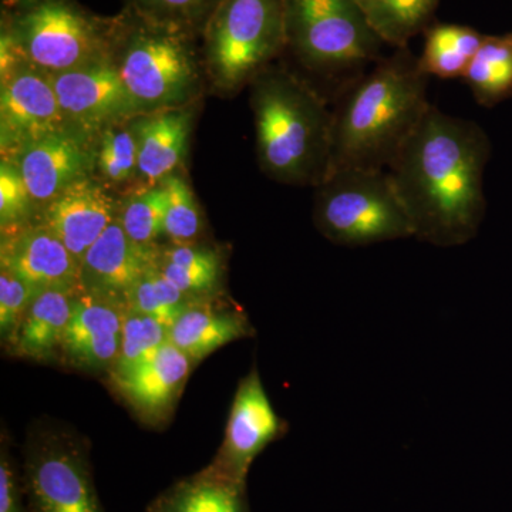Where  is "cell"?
<instances>
[{"instance_id": "12", "label": "cell", "mask_w": 512, "mask_h": 512, "mask_svg": "<svg viewBox=\"0 0 512 512\" xmlns=\"http://www.w3.org/2000/svg\"><path fill=\"white\" fill-rule=\"evenodd\" d=\"M264 383L254 367L239 383L225 431L224 443L212 466L239 484L247 485L252 463L272 441L285 433Z\"/></svg>"}, {"instance_id": "6", "label": "cell", "mask_w": 512, "mask_h": 512, "mask_svg": "<svg viewBox=\"0 0 512 512\" xmlns=\"http://www.w3.org/2000/svg\"><path fill=\"white\" fill-rule=\"evenodd\" d=\"M2 37L20 62L47 74L110 56L111 25L74 0H9Z\"/></svg>"}, {"instance_id": "31", "label": "cell", "mask_w": 512, "mask_h": 512, "mask_svg": "<svg viewBox=\"0 0 512 512\" xmlns=\"http://www.w3.org/2000/svg\"><path fill=\"white\" fill-rule=\"evenodd\" d=\"M167 192L164 235L171 244H195L202 231V218L190 185L177 173L160 183Z\"/></svg>"}, {"instance_id": "32", "label": "cell", "mask_w": 512, "mask_h": 512, "mask_svg": "<svg viewBox=\"0 0 512 512\" xmlns=\"http://www.w3.org/2000/svg\"><path fill=\"white\" fill-rule=\"evenodd\" d=\"M37 207L15 163L0 164V225L2 232L30 224Z\"/></svg>"}, {"instance_id": "25", "label": "cell", "mask_w": 512, "mask_h": 512, "mask_svg": "<svg viewBox=\"0 0 512 512\" xmlns=\"http://www.w3.org/2000/svg\"><path fill=\"white\" fill-rule=\"evenodd\" d=\"M464 83L480 106L494 107L512 96V33L485 36Z\"/></svg>"}, {"instance_id": "3", "label": "cell", "mask_w": 512, "mask_h": 512, "mask_svg": "<svg viewBox=\"0 0 512 512\" xmlns=\"http://www.w3.org/2000/svg\"><path fill=\"white\" fill-rule=\"evenodd\" d=\"M256 154L262 171L278 183L318 187L330 173L332 111L308 83L282 69L251 83Z\"/></svg>"}, {"instance_id": "18", "label": "cell", "mask_w": 512, "mask_h": 512, "mask_svg": "<svg viewBox=\"0 0 512 512\" xmlns=\"http://www.w3.org/2000/svg\"><path fill=\"white\" fill-rule=\"evenodd\" d=\"M192 360L168 340L126 375L110 379L113 387L143 419H165L190 376Z\"/></svg>"}, {"instance_id": "4", "label": "cell", "mask_w": 512, "mask_h": 512, "mask_svg": "<svg viewBox=\"0 0 512 512\" xmlns=\"http://www.w3.org/2000/svg\"><path fill=\"white\" fill-rule=\"evenodd\" d=\"M187 30L141 10L111 25L110 56L141 116L181 109L200 90Z\"/></svg>"}, {"instance_id": "27", "label": "cell", "mask_w": 512, "mask_h": 512, "mask_svg": "<svg viewBox=\"0 0 512 512\" xmlns=\"http://www.w3.org/2000/svg\"><path fill=\"white\" fill-rule=\"evenodd\" d=\"M133 120L106 128L94 143V170L107 184L123 185L138 177V141Z\"/></svg>"}, {"instance_id": "30", "label": "cell", "mask_w": 512, "mask_h": 512, "mask_svg": "<svg viewBox=\"0 0 512 512\" xmlns=\"http://www.w3.org/2000/svg\"><path fill=\"white\" fill-rule=\"evenodd\" d=\"M197 301L201 299H192L175 288L154 265L134 286L128 296L126 308L160 320L170 328L178 316Z\"/></svg>"}, {"instance_id": "19", "label": "cell", "mask_w": 512, "mask_h": 512, "mask_svg": "<svg viewBox=\"0 0 512 512\" xmlns=\"http://www.w3.org/2000/svg\"><path fill=\"white\" fill-rule=\"evenodd\" d=\"M138 141V177L160 184L184 163L192 127L190 110L171 109L133 120Z\"/></svg>"}, {"instance_id": "34", "label": "cell", "mask_w": 512, "mask_h": 512, "mask_svg": "<svg viewBox=\"0 0 512 512\" xmlns=\"http://www.w3.org/2000/svg\"><path fill=\"white\" fill-rule=\"evenodd\" d=\"M36 289L8 269L0 268V333L9 342Z\"/></svg>"}, {"instance_id": "28", "label": "cell", "mask_w": 512, "mask_h": 512, "mask_svg": "<svg viewBox=\"0 0 512 512\" xmlns=\"http://www.w3.org/2000/svg\"><path fill=\"white\" fill-rule=\"evenodd\" d=\"M167 192L163 185H144L121 202L119 221L131 241L141 247H156L164 235Z\"/></svg>"}, {"instance_id": "2", "label": "cell", "mask_w": 512, "mask_h": 512, "mask_svg": "<svg viewBox=\"0 0 512 512\" xmlns=\"http://www.w3.org/2000/svg\"><path fill=\"white\" fill-rule=\"evenodd\" d=\"M429 80L404 47L350 84L332 111L330 173L389 170L431 106Z\"/></svg>"}, {"instance_id": "17", "label": "cell", "mask_w": 512, "mask_h": 512, "mask_svg": "<svg viewBox=\"0 0 512 512\" xmlns=\"http://www.w3.org/2000/svg\"><path fill=\"white\" fill-rule=\"evenodd\" d=\"M106 185L92 177L72 185L42 211V222L66 245L77 264H82L94 242L119 215Z\"/></svg>"}, {"instance_id": "1", "label": "cell", "mask_w": 512, "mask_h": 512, "mask_svg": "<svg viewBox=\"0 0 512 512\" xmlns=\"http://www.w3.org/2000/svg\"><path fill=\"white\" fill-rule=\"evenodd\" d=\"M490 154V138L477 123L427 109L387 170L413 238L454 248L477 237L487 210L484 171Z\"/></svg>"}, {"instance_id": "15", "label": "cell", "mask_w": 512, "mask_h": 512, "mask_svg": "<svg viewBox=\"0 0 512 512\" xmlns=\"http://www.w3.org/2000/svg\"><path fill=\"white\" fill-rule=\"evenodd\" d=\"M126 306L77 291L60 355L83 372H110L123 335Z\"/></svg>"}, {"instance_id": "10", "label": "cell", "mask_w": 512, "mask_h": 512, "mask_svg": "<svg viewBox=\"0 0 512 512\" xmlns=\"http://www.w3.org/2000/svg\"><path fill=\"white\" fill-rule=\"evenodd\" d=\"M0 147L10 160L29 144L72 130L49 74L18 63L2 72L0 86Z\"/></svg>"}, {"instance_id": "29", "label": "cell", "mask_w": 512, "mask_h": 512, "mask_svg": "<svg viewBox=\"0 0 512 512\" xmlns=\"http://www.w3.org/2000/svg\"><path fill=\"white\" fill-rule=\"evenodd\" d=\"M168 332L170 328L160 320L126 308L120 352L110 369V379L126 375L138 363L153 355L168 342Z\"/></svg>"}, {"instance_id": "5", "label": "cell", "mask_w": 512, "mask_h": 512, "mask_svg": "<svg viewBox=\"0 0 512 512\" xmlns=\"http://www.w3.org/2000/svg\"><path fill=\"white\" fill-rule=\"evenodd\" d=\"M285 5L288 46L303 66L338 82L339 96L382 59L384 43L356 0H285Z\"/></svg>"}, {"instance_id": "35", "label": "cell", "mask_w": 512, "mask_h": 512, "mask_svg": "<svg viewBox=\"0 0 512 512\" xmlns=\"http://www.w3.org/2000/svg\"><path fill=\"white\" fill-rule=\"evenodd\" d=\"M0 512H25L18 474L5 451L0 457Z\"/></svg>"}, {"instance_id": "11", "label": "cell", "mask_w": 512, "mask_h": 512, "mask_svg": "<svg viewBox=\"0 0 512 512\" xmlns=\"http://www.w3.org/2000/svg\"><path fill=\"white\" fill-rule=\"evenodd\" d=\"M49 76L67 123L84 136L141 116L111 56Z\"/></svg>"}, {"instance_id": "7", "label": "cell", "mask_w": 512, "mask_h": 512, "mask_svg": "<svg viewBox=\"0 0 512 512\" xmlns=\"http://www.w3.org/2000/svg\"><path fill=\"white\" fill-rule=\"evenodd\" d=\"M313 221L340 247L413 238V228L387 171L343 168L316 187Z\"/></svg>"}, {"instance_id": "22", "label": "cell", "mask_w": 512, "mask_h": 512, "mask_svg": "<svg viewBox=\"0 0 512 512\" xmlns=\"http://www.w3.org/2000/svg\"><path fill=\"white\" fill-rule=\"evenodd\" d=\"M245 488L211 464L165 490L148 512H248Z\"/></svg>"}, {"instance_id": "21", "label": "cell", "mask_w": 512, "mask_h": 512, "mask_svg": "<svg viewBox=\"0 0 512 512\" xmlns=\"http://www.w3.org/2000/svg\"><path fill=\"white\" fill-rule=\"evenodd\" d=\"M76 296V289L36 291L8 342L12 352L36 362H49L60 355Z\"/></svg>"}, {"instance_id": "23", "label": "cell", "mask_w": 512, "mask_h": 512, "mask_svg": "<svg viewBox=\"0 0 512 512\" xmlns=\"http://www.w3.org/2000/svg\"><path fill=\"white\" fill-rule=\"evenodd\" d=\"M158 272L192 299H212L220 291L224 259L220 251L198 244L157 247Z\"/></svg>"}, {"instance_id": "33", "label": "cell", "mask_w": 512, "mask_h": 512, "mask_svg": "<svg viewBox=\"0 0 512 512\" xmlns=\"http://www.w3.org/2000/svg\"><path fill=\"white\" fill-rule=\"evenodd\" d=\"M220 2L221 0H134L141 12L185 29L207 25Z\"/></svg>"}, {"instance_id": "9", "label": "cell", "mask_w": 512, "mask_h": 512, "mask_svg": "<svg viewBox=\"0 0 512 512\" xmlns=\"http://www.w3.org/2000/svg\"><path fill=\"white\" fill-rule=\"evenodd\" d=\"M23 485L32 512H103L86 454L62 436L30 447Z\"/></svg>"}, {"instance_id": "13", "label": "cell", "mask_w": 512, "mask_h": 512, "mask_svg": "<svg viewBox=\"0 0 512 512\" xmlns=\"http://www.w3.org/2000/svg\"><path fill=\"white\" fill-rule=\"evenodd\" d=\"M76 130L53 134L29 144L8 161L15 163L37 210L79 181L92 177L94 143Z\"/></svg>"}, {"instance_id": "14", "label": "cell", "mask_w": 512, "mask_h": 512, "mask_svg": "<svg viewBox=\"0 0 512 512\" xmlns=\"http://www.w3.org/2000/svg\"><path fill=\"white\" fill-rule=\"evenodd\" d=\"M156 247L131 241L116 218L84 255L77 291L126 306L141 278L156 265Z\"/></svg>"}, {"instance_id": "16", "label": "cell", "mask_w": 512, "mask_h": 512, "mask_svg": "<svg viewBox=\"0 0 512 512\" xmlns=\"http://www.w3.org/2000/svg\"><path fill=\"white\" fill-rule=\"evenodd\" d=\"M0 268L8 269L35 288L76 289L79 264L59 237L40 224L2 232Z\"/></svg>"}, {"instance_id": "26", "label": "cell", "mask_w": 512, "mask_h": 512, "mask_svg": "<svg viewBox=\"0 0 512 512\" xmlns=\"http://www.w3.org/2000/svg\"><path fill=\"white\" fill-rule=\"evenodd\" d=\"M373 32L386 45L404 49L429 29L440 0H356Z\"/></svg>"}, {"instance_id": "20", "label": "cell", "mask_w": 512, "mask_h": 512, "mask_svg": "<svg viewBox=\"0 0 512 512\" xmlns=\"http://www.w3.org/2000/svg\"><path fill=\"white\" fill-rule=\"evenodd\" d=\"M252 335L254 328L241 309L220 308L212 299H201L178 316L170 326L168 340L195 365L215 350Z\"/></svg>"}, {"instance_id": "8", "label": "cell", "mask_w": 512, "mask_h": 512, "mask_svg": "<svg viewBox=\"0 0 512 512\" xmlns=\"http://www.w3.org/2000/svg\"><path fill=\"white\" fill-rule=\"evenodd\" d=\"M288 46L285 0H221L205 25L212 83L237 92Z\"/></svg>"}, {"instance_id": "24", "label": "cell", "mask_w": 512, "mask_h": 512, "mask_svg": "<svg viewBox=\"0 0 512 512\" xmlns=\"http://www.w3.org/2000/svg\"><path fill=\"white\" fill-rule=\"evenodd\" d=\"M484 39L467 26H430L423 53L417 59L421 72L439 79H463Z\"/></svg>"}]
</instances>
